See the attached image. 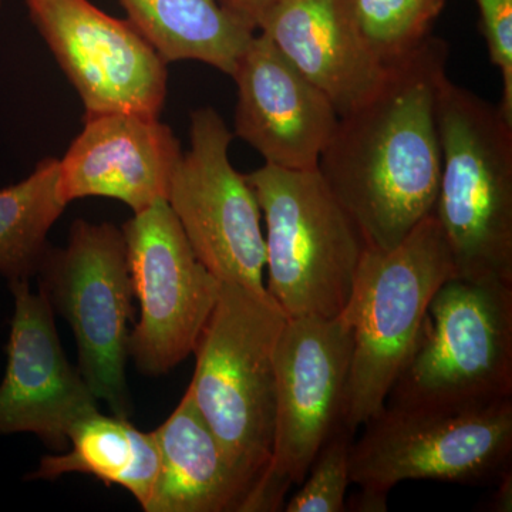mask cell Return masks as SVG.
Here are the masks:
<instances>
[{"label": "cell", "instance_id": "cell-1", "mask_svg": "<svg viewBox=\"0 0 512 512\" xmlns=\"http://www.w3.org/2000/svg\"><path fill=\"white\" fill-rule=\"evenodd\" d=\"M448 45L429 36L392 60L382 83L339 116L318 170L367 247L389 251L434 210L441 177L437 89Z\"/></svg>", "mask_w": 512, "mask_h": 512}, {"label": "cell", "instance_id": "cell-2", "mask_svg": "<svg viewBox=\"0 0 512 512\" xmlns=\"http://www.w3.org/2000/svg\"><path fill=\"white\" fill-rule=\"evenodd\" d=\"M436 119L443 164L433 212L456 276L512 284V123L447 74Z\"/></svg>", "mask_w": 512, "mask_h": 512}, {"label": "cell", "instance_id": "cell-3", "mask_svg": "<svg viewBox=\"0 0 512 512\" xmlns=\"http://www.w3.org/2000/svg\"><path fill=\"white\" fill-rule=\"evenodd\" d=\"M456 276L434 212L389 251L367 247L342 315L353 335L345 424L352 433L386 404L434 293Z\"/></svg>", "mask_w": 512, "mask_h": 512}, {"label": "cell", "instance_id": "cell-4", "mask_svg": "<svg viewBox=\"0 0 512 512\" xmlns=\"http://www.w3.org/2000/svg\"><path fill=\"white\" fill-rule=\"evenodd\" d=\"M264 215L266 292L288 318H335L352 295L367 244L315 170L275 165L245 175Z\"/></svg>", "mask_w": 512, "mask_h": 512}, {"label": "cell", "instance_id": "cell-5", "mask_svg": "<svg viewBox=\"0 0 512 512\" xmlns=\"http://www.w3.org/2000/svg\"><path fill=\"white\" fill-rule=\"evenodd\" d=\"M286 319L268 292L221 282L187 389L229 456L258 480L274 441L275 353Z\"/></svg>", "mask_w": 512, "mask_h": 512}, {"label": "cell", "instance_id": "cell-6", "mask_svg": "<svg viewBox=\"0 0 512 512\" xmlns=\"http://www.w3.org/2000/svg\"><path fill=\"white\" fill-rule=\"evenodd\" d=\"M512 399V284L447 279L386 404L461 409Z\"/></svg>", "mask_w": 512, "mask_h": 512}, {"label": "cell", "instance_id": "cell-7", "mask_svg": "<svg viewBox=\"0 0 512 512\" xmlns=\"http://www.w3.org/2000/svg\"><path fill=\"white\" fill-rule=\"evenodd\" d=\"M350 447V480L389 493L409 480L487 487L512 471V399L461 409L384 404Z\"/></svg>", "mask_w": 512, "mask_h": 512}, {"label": "cell", "instance_id": "cell-8", "mask_svg": "<svg viewBox=\"0 0 512 512\" xmlns=\"http://www.w3.org/2000/svg\"><path fill=\"white\" fill-rule=\"evenodd\" d=\"M353 335L348 320L288 318L275 353L274 441L244 512L284 511L326 440L345 424Z\"/></svg>", "mask_w": 512, "mask_h": 512}, {"label": "cell", "instance_id": "cell-9", "mask_svg": "<svg viewBox=\"0 0 512 512\" xmlns=\"http://www.w3.org/2000/svg\"><path fill=\"white\" fill-rule=\"evenodd\" d=\"M40 292L69 322L79 372L114 416L130 417L126 362L133 285L123 229L110 222H73L66 247L47 251Z\"/></svg>", "mask_w": 512, "mask_h": 512}, {"label": "cell", "instance_id": "cell-10", "mask_svg": "<svg viewBox=\"0 0 512 512\" xmlns=\"http://www.w3.org/2000/svg\"><path fill=\"white\" fill-rule=\"evenodd\" d=\"M191 147L175 168L167 202L195 255L224 284L265 293L262 212L229 160L234 140L212 107L192 111Z\"/></svg>", "mask_w": 512, "mask_h": 512}, {"label": "cell", "instance_id": "cell-11", "mask_svg": "<svg viewBox=\"0 0 512 512\" xmlns=\"http://www.w3.org/2000/svg\"><path fill=\"white\" fill-rule=\"evenodd\" d=\"M140 322L128 336L138 372L161 376L180 365L200 338L221 282L205 268L165 200L123 225Z\"/></svg>", "mask_w": 512, "mask_h": 512}, {"label": "cell", "instance_id": "cell-12", "mask_svg": "<svg viewBox=\"0 0 512 512\" xmlns=\"http://www.w3.org/2000/svg\"><path fill=\"white\" fill-rule=\"evenodd\" d=\"M29 18L73 84L84 116L160 117L167 64L128 20L89 0H25Z\"/></svg>", "mask_w": 512, "mask_h": 512}, {"label": "cell", "instance_id": "cell-13", "mask_svg": "<svg viewBox=\"0 0 512 512\" xmlns=\"http://www.w3.org/2000/svg\"><path fill=\"white\" fill-rule=\"evenodd\" d=\"M15 299L0 384V434L33 433L46 446L67 450L74 423L99 412L97 397L67 360L55 311L29 281L9 282Z\"/></svg>", "mask_w": 512, "mask_h": 512}, {"label": "cell", "instance_id": "cell-14", "mask_svg": "<svg viewBox=\"0 0 512 512\" xmlns=\"http://www.w3.org/2000/svg\"><path fill=\"white\" fill-rule=\"evenodd\" d=\"M231 77L238 87L234 136L254 147L265 164L285 170L318 168L339 120L328 96L262 33Z\"/></svg>", "mask_w": 512, "mask_h": 512}, {"label": "cell", "instance_id": "cell-15", "mask_svg": "<svg viewBox=\"0 0 512 512\" xmlns=\"http://www.w3.org/2000/svg\"><path fill=\"white\" fill-rule=\"evenodd\" d=\"M180 140L160 117L130 113L84 116V127L59 160V191L66 204L104 197L134 214L167 201L181 157Z\"/></svg>", "mask_w": 512, "mask_h": 512}, {"label": "cell", "instance_id": "cell-16", "mask_svg": "<svg viewBox=\"0 0 512 512\" xmlns=\"http://www.w3.org/2000/svg\"><path fill=\"white\" fill-rule=\"evenodd\" d=\"M339 116L376 92L389 63L369 45L352 0H279L259 26Z\"/></svg>", "mask_w": 512, "mask_h": 512}, {"label": "cell", "instance_id": "cell-17", "mask_svg": "<svg viewBox=\"0 0 512 512\" xmlns=\"http://www.w3.org/2000/svg\"><path fill=\"white\" fill-rule=\"evenodd\" d=\"M160 471L146 512H244L258 477L229 456L185 392L156 431Z\"/></svg>", "mask_w": 512, "mask_h": 512}, {"label": "cell", "instance_id": "cell-18", "mask_svg": "<svg viewBox=\"0 0 512 512\" xmlns=\"http://www.w3.org/2000/svg\"><path fill=\"white\" fill-rule=\"evenodd\" d=\"M165 64L195 60L232 76L256 30L220 0H119Z\"/></svg>", "mask_w": 512, "mask_h": 512}, {"label": "cell", "instance_id": "cell-19", "mask_svg": "<svg viewBox=\"0 0 512 512\" xmlns=\"http://www.w3.org/2000/svg\"><path fill=\"white\" fill-rule=\"evenodd\" d=\"M67 453L45 456L26 480H56L66 474H87L101 483L119 485L141 508L146 507L160 471V448L154 433H144L119 416L100 412L77 421L69 430Z\"/></svg>", "mask_w": 512, "mask_h": 512}, {"label": "cell", "instance_id": "cell-20", "mask_svg": "<svg viewBox=\"0 0 512 512\" xmlns=\"http://www.w3.org/2000/svg\"><path fill=\"white\" fill-rule=\"evenodd\" d=\"M67 207L59 191V160L39 161L18 184L0 188V275L9 282L37 275L50 229Z\"/></svg>", "mask_w": 512, "mask_h": 512}, {"label": "cell", "instance_id": "cell-21", "mask_svg": "<svg viewBox=\"0 0 512 512\" xmlns=\"http://www.w3.org/2000/svg\"><path fill=\"white\" fill-rule=\"evenodd\" d=\"M447 0H352L357 23L384 62L412 52L430 36Z\"/></svg>", "mask_w": 512, "mask_h": 512}, {"label": "cell", "instance_id": "cell-22", "mask_svg": "<svg viewBox=\"0 0 512 512\" xmlns=\"http://www.w3.org/2000/svg\"><path fill=\"white\" fill-rule=\"evenodd\" d=\"M353 436L342 424L320 447L308 474L288 503L286 512H345L350 480V447Z\"/></svg>", "mask_w": 512, "mask_h": 512}, {"label": "cell", "instance_id": "cell-23", "mask_svg": "<svg viewBox=\"0 0 512 512\" xmlns=\"http://www.w3.org/2000/svg\"><path fill=\"white\" fill-rule=\"evenodd\" d=\"M491 63L503 76L500 107L512 123V0H476Z\"/></svg>", "mask_w": 512, "mask_h": 512}, {"label": "cell", "instance_id": "cell-24", "mask_svg": "<svg viewBox=\"0 0 512 512\" xmlns=\"http://www.w3.org/2000/svg\"><path fill=\"white\" fill-rule=\"evenodd\" d=\"M279 0H220L222 6L248 23L256 32Z\"/></svg>", "mask_w": 512, "mask_h": 512}, {"label": "cell", "instance_id": "cell-25", "mask_svg": "<svg viewBox=\"0 0 512 512\" xmlns=\"http://www.w3.org/2000/svg\"><path fill=\"white\" fill-rule=\"evenodd\" d=\"M359 493L346 498V511L350 512H386L387 494L376 488L359 487Z\"/></svg>", "mask_w": 512, "mask_h": 512}, {"label": "cell", "instance_id": "cell-26", "mask_svg": "<svg viewBox=\"0 0 512 512\" xmlns=\"http://www.w3.org/2000/svg\"><path fill=\"white\" fill-rule=\"evenodd\" d=\"M490 500L485 501L483 510L493 512L512 511V471L505 474L497 484Z\"/></svg>", "mask_w": 512, "mask_h": 512}, {"label": "cell", "instance_id": "cell-27", "mask_svg": "<svg viewBox=\"0 0 512 512\" xmlns=\"http://www.w3.org/2000/svg\"><path fill=\"white\" fill-rule=\"evenodd\" d=\"M3 6V0H0V9H2Z\"/></svg>", "mask_w": 512, "mask_h": 512}]
</instances>
